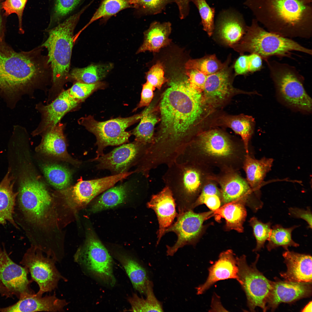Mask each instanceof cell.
I'll use <instances>...</instances> for the list:
<instances>
[{
	"label": "cell",
	"mask_w": 312,
	"mask_h": 312,
	"mask_svg": "<svg viewBox=\"0 0 312 312\" xmlns=\"http://www.w3.org/2000/svg\"><path fill=\"white\" fill-rule=\"evenodd\" d=\"M159 104L160 124L154 143L146 156L154 164L168 166L203 131L202 126L215 111L203 92L190 86L188 79L171 81Z\"/></svg>",
	"instance_id": "1"
},
{
	"label": "cell",
	"mask_w": 312,
	"mask_h": 312,
	"mask_svg": "<svg viewBox=\"0 0 312 312\" xmlns=\"http://www.w3.org/2000/svg\"><path fill=\"white\" fill-rule=\"evenodd\" d=\"M312 0H246L244 4L267 31L292 39L310 38Z\"/></svg>",
	"instance_id": "2"
},
{
	"label": "cell",
	"mask_w": 312,
	"mask_h": 312,
	"mask_svg": "<svg viewBox=\"0 0 312 312\" xmlns=\"http://www.w3.org/2000/svg\"><path fill=\"white\" fill-rule=\"evenodd\" d=\"M247 153L243 143L221 130L212 129L198 133L175 161L199 164L211 169L216 167L221 172L237 171L242 167Z\"/></svg>",
	"instance_id": "3"
},
{
	"label": "cell",
	"mask_w": 312,
	"mask_h": 312,
	"mask_svg": "<svg viewBox=\"0 0 312 312\" xmlns=\"http://www.w3.org/2000/svg\"><path fill=\"white\" fill-rule=\"evenodd\" d=\"M39 49L17 52L0 41V90L32 91L45 83L50 67Z\"/></svg>",
	"instance_id": "4"
},
{
	"label": "cell",
	"mask_w": 312,
	"mask_h": 312,
	"mask_svg": "<svg viewBox=\"0 0 312 312\" xmlns=\"http://www.w3.org/2000/svg\"><path fill=\"white\" fill-rule=\"evenodd\" d=\"M88 8L86 5L54 27L46 30L48 36L41 47L48 51V62L51 72L52 86L48 97L55 98L64 90L70 80V68L74 42V30L81 15Z\"/></svg>",
	"instance_id": "5"
},
{
	"label": "cell",
	"mask_w": 312,
	"mask_h": 312,
	"mask_svg": "<svg viewBox=\"0 0 312 312\" xmlns=\"http://www.w3.org/2000/svg\"><path fill=\"white\" fill-rule=\"evenodd\" d=\"M168 167L162 179L172 193L179 213L189 209L204 185L216 175L199 164L174 162Z\"/></svg>",
	"instance_id": "6"
},
{
	"label": "cell",
	"mask_w": 312,
	"mask_h": 312,
	"mask_svg": "<svg viewBox=\"0 0 312 312\" xmlns=\"http://www.w3.org/2000/svg\"><path fill=\"white\" fill-rule=\"evenodd\" d=\"M230 47L241 53L248 52L257 54L265 61L274 56L289 57L292 51L312 54L311 49L292 39L265 30L255 18L252 19L250 25L247 26L240 41Z\"/></svg>",
	"instance_id": "7"
},
{
	"label": "cell",
	"mask_w": 312,
	"mask_h": 312,
	"mask_svg": "<svg viewBox=\"0 0 312 312\" xmlns=\"http://www.w3.org/2000/svg\"><path fill=\"white\" fill-rule=\"evenodd\" d=\"M19 183L18 206L25 221L44 226L54 221V204L44 185L25 174L21 175Z\"/></svg>",
	"instance_id": "8"
},
{
	"label": "cell",
	"mask_w": 312,
	"mask_h": 312,
	"mask_svg": "<svg viewBox=\"0 0 312 312\" xmlns=\"http://www.w3.org/2000/svg\"><path fill=\"white\" fill-rule=\"evenodd\" d=\"M265 61L270 77L282 100L298 111L311 112L312 99L304 89V77L296 68L274 60L268 59Z\"/></svg>",
	"instance_id": "9"
},
{
	"label": "cell",
	"mask_w": 312,
	"mask_h": 312,
	"mask_svg": "<svg viewBox=\"0 0 312 312\" xmlns=\"http://www.w3.org/2000/svg\"><path fill=\"white\" fill-rule=\"evenodd\" d=\"M73 259L85 271L105 283L112 286L115 285L112 258L92 229L87 231L84 243L77 250Z\"/></svg>",
	"instance_id": "10"
},
{
	"label": "cell",
	"mask_w": 312,
	"mask_h": 312,
	"mask_svg": "<svg viewBox=\"0 0 312 312\" xmlns=\"http://www.w3.org/2000/svg\"><path fill=\"white\" fill-rule=\"evenodd\" d=\"M141 113L127 118H117L104 121H98L92 116L81 117L78 123L93 133L96 139L98 146L96 158L104 155L103 150L109 146L121 145L128 142L131 133L126 129L140 120L144 114Z\"/></svg>",
	"instance_id": "11"
},
{
	"label": "cell",
	"mask_w": 312,
	"mask_h": 312,
	"mask_svg": "<svg viewBox=\"0 0 312 312\" xmlns=\"http://www.w3.org/2000/svg\"><path fill=\"white\" fill-rule=\"evenodd\" d=\"M259 257L249 265L246 257L243 255L236 257L238 268L239 282L246 294L248 306L252 312L259 307L265 312L267 300L272 289V281L267 279L257 268V264Z\"/></svg>",
	"instance_id": "12"
},
{
	"label": "cell",
	"mask_w": 312,
	"mask_h": 312,
	"mask_svg": "<svg viewBox=\"0 0 312 312\" xmlns=\"http://www.w3.org/2000/svg\"><path fill=\"white\" fill-rule=\"evenodd\" d=\"M56 261L52 258L43 254L40 249L32 245L25 254L21 263L29 270L32 279L38 285L37 293L42 295L58 287L61 280L67 281L57 269Z\"/></svg>",
	"instance_id": "13"
},
{
	"label": "cell",
	"mask_w": 312,
	"mask_h": 312,
	"mask_svg": "<svg viewBox=\"0 0 312 312\" xmlns=\"http://www.w3.org/2000/svg\"><path fill=\"white\" fill-rule=\"evenodd\" d=\"M214 211L196 213L189 209L178 213L175 222L166 229L165 234L174 233L177 239L170 246L166 245L167 256H173L178 250L186 245H194L200 235L203 228L204 222L214 216Z\"/></svg>",
	"instance_id": "14"
},
{
	"label": "cell",
	"mask_w": 312,
	"mask_h": 312,
	"mask_svg": "<svg viewBox=\"0 0 312 312\" xmlns=\"http://www.w3.org/2000/svg\"><path fill=\"white\" fill-rule=\"evenodd\" d=\"M216 180L220 187L222 205L240 199L246 200L255 212L261 209L263 203L254 192L246 179L237 171L221 172Z\"/></svg>",
	"instance_id": "15"
},
{
	"label": "cell",
	"mask_w": 312,
	"mask_h": 312,
	"mask_svg": "<svg viewBox=\"0 0 312 312\" xmlns=\"http://www.w3.org/2000/svg\"><path fill=\"white\" fill-rule=\"evenodd\" d=\"M149 147L135 140L123 144L92 161L98 162V168L108 169L114 174H118L127 172L130 167L137 165Z\"/></svg>",
	"instance_id": "16"
},
{
	"label": "cell",
	"mask_w": 312,
	"mask_h": 312,
	"mask_svg": "<svg viewBox=\"0 0 312 312\" xmlns=\"http://www.w3.org/2000/svg\"><path fill=\"white\" fill-rule=\"evenodd\" d=\"M203 93L207 104L214 110L226 104L234 95L256 94L238 90L233 86L231 70L228 65L207 76Z\"/></svg>",
	"instance_id": "17"
},
{
	"label": "cell",
	"mask_w": 312,
	"mask_h": 312,
	"mask_svg": "<svg viewBox=\"0 0 312 312\" xmlns=\"http://www.w3.org/2000/svg\"><path fill=\"white\" fill-rule=\"evenodd\" d=\"M80 103L71 97L67 89L64 90L46 105L41 103L37 104L36 109L41 114V120L33 134H40L54 126L66 114L76 109Z\"/></svg>",
	"instance_id": "18"
},
{
	"label": "cell",
	"mask_w": 312,
	"mask_h": 312,
	"mask_svg": "<svg viewBox=\"0 0 312 312\" xmlns=\"http://www.w3.org/2000/svg\"><path fill=\"white\" fill-rule=\"evenodd\" d=\"M268 298L266 310L274 311L281 303H291L312 294V283L282 281L275 277Z\"/></svg>",
	"instance_id": "19"
},
{
	"label": "cell",
	"mask_w": 312,
	"mask_h": 312,
	"mask_svg": "<svg viewBox=\"0 0 312 312\" xmlns=\"http://www.w3.org/2000/svg\"><path fill=\"white\" fill-rule=\"evenodd\" d=\"M134 173V171L127 172L88 181L81 179L75 185L73 191V197L76 207L79 209L86 207L99 194Z\"/></svg>",
	"instance_id": "20"
},
{
	"label": "cell",
	"mask_w": 312,
	"mask_h": 312,
	"mask_svg": "<svg viewBox=\"0 0 312 312\" xmlns=\"http://www.w3.org/2000/svg\"><path fill=\"white\" fill-rule=\"evenodd\" d=\"M19 300L14 304L0 309L1 312H63L68 304L65 300L58 298L54 293L43 297L32 292L21 294Z\"/></svg>",
	"instance_id": "21"
},
{
	"label": "cell",
	"mask_w": 312,
	"mask_h": 312,
	"mask_svg": "<svg viewBox=\"0 0 312 312\" xmlns=\"http://www.w3.org/2000/svg\"><path fill=\"white\" fill-rule=\"evenodd\" d=\"M27 270L14 262L4 248L0 247V281L9 291L19 296L24 293L32 292L29 289Z\"/></svg>",
	"instance_id": "22"
},
{
	"label": "cell",
	"mask_w": 312,
	"mask_h": 312,
	"mask_svg": "<svg viewBox=\"0 0 312 312\" xmlns=\"http://www.w3.org/2000/svg\"><path fill=\"white\" fill-rule=\"evenodd\" d=\"M146 205L154 211L157 217L159 225L157 233V245L165 234V230L173 224L178 215L176 202L171 191L165 186L158 193L152 195Z\"/></svg>",
	"instance_id": "23"
},
{
	"label": "cell",
	"mask_w": 312,
	"mask_h": 312,
	"mask_svg": "<svg viewBox=\"0 0 312 312\" xmlns=\"http://www.w3.org/2000/svg\"><path fill=\"white\" fill-rule=\"evenodd\" d=\"M234 255L231 250L220 254L218 259L209 268V275L206 281L196 287L197 294H202L219 281L232 278L239 282L238 268Z\"/></svg>",
	"instance_id": "24"
},
{
	"label": "cell",
	"mask_w": 312,
	"mask_h": 312,
	"mask_svg": "<svg viewBox=\"0 0 312 312\" xmlns=\"http://www.w3.org/2000/svg\"><path fill=\"white\" fill-rule=\"evenodd\" d=\"M247 26L240 14L227 10L218 16L216 30L222 41L230 47L240 41L246 32Z\"/></svg>",
	"instance_id": "25"
},
{
	"label": "cell",
	"mask_w": 312,
	"mask_h": 312,
	"mask_svg": "<svg viewBox=\"0 0 312 312\" xmlns=\"http://www.w3.org/2000/svg\"><path fill=\"white\" fill-rule=\"evenodd\" d=\"M286 271L280 275L285 280L292 282L312 283V257L287 250L283 254Z\"/></svg>",
	"instance_id": "26"
},
{
	"label": "cell",
	"mask_w": 312,
	"mask_h": 312,
	"mask_svg": "<svg viewBox=\"0 0 312 312\" xmlns=\"http://www.w3.org/2000/svg\"><path fill=\"white\" fill-rule=\"evenodd\" d=\"M14 180L9 169L0 183V225H4L8 222L18 228L14 218L18 194L13 190Z\"/></svg>",
	"instance_id": "27"
},
{
	"label": "cell",
	"mask_w": 312,
	"mask_h": 312,
	"mask_svg": "<svg viewBox=\"0 0 312 312\" xmlns=\"http://www.w3.org/2000/svg\"><path fill=\"white\" fill-rule=\"evenodd\" d=\"M246 204L248 205V202L244 199L224 204L214 211V216L218 221L221 218L225 219L226 230H233L242 233L244 229L243 224L247 215L245 207Z\"/></svg>",
	"instance_id": "28"
},
{
	"label": "cell",
	"mask_w": 312,
	"mask_h": 312,
	"mask_svg": "<svg viewBox=\"0 0 312 312\" xmlns=\"http://www.w3.org/2000/svg\"><path fill=\"white\" fill-rule=\"evenodd\" d=\"M273 159L263 157L257 159L247 153L242 168L246 175V180L255 193L260 197V189L267 173L271 169Z\"/></svg>",
	"instance_id": "29"
},
{
	"label": "cell",
	"mask_w": 312,
	"mask_h": 312,
	"mask_svg": "<svg viewBox=\"0 0 312 312\" xmlns=\"http://www.w3.org/2000/svg\"><path fill=\"white\" fill-rule=\"evenodd\" d=\"M214 125L229 127L241 137L244 148L249 153V144L253 133L255 121L250 116L241 114L232 115H222L214 121Z\"/></svg>",
	"instance_id": "30"
},
{
	"label": "cell",
	"mask_w": 312,
	"mask_h": 312,
	"mask_svg": "<svg viewBox=\"0 0 312 312\" xmlns=\"http://www.w3.org/2000/svg\"><path fill=\"white\" fill-rule=\"evenodd\" d=\"M171 32V24L169 22L160 23L155 22L144 32V40L136 53L148 51L157 52L162 48L170 44L169 36Z\"/></svg>",
	"instance_id": "31"
},
{
	"label": "cell",
	"mask_w": 312,
	"mask_h": 312,
	"mask_svg": "<svg viewBox=\"0 0 312 312\" xmlns=\"http://www.w3.org/2000/svg\"><path fill=\"white\" fill-rule=\"evenodd\" d=\"M65 125L60 122L45 130L43 134L39 148L42 152L58 157L67 155L66 138L64 134Z\"/></svg>",
	"instance_id": "32"
},
{
	"label": "cell",
	"mask_w": 312,
	"mask_h": 312,
	"mask_svg": "<svg viewBox=\"0 0 312 312\" xmlns=\"http://www.w3.org/2000/svg\"><path fill=\"white\" fill-rule=\"evenodd\" d=\"M116 258L124 268L134 288L140 294L146 295L149 280L145 269L135 260L127 255L118 254Z\"/></svg>",
	"instance_id": "33"
},
{
	"label": "cell",
	"mask_w": 312,
	"mask_h": 312,
	"mask_svg": "<svg viewBox=\"0 0 312 312\" xmlns=\"http://www.w3.org/2000/svg\"><path fill=\"white\" fill-rule=\"evenodd\" d=\"M111 63L92 64L83 68H75L70 72V80L94 83L105 78L114 68Z\"/></svg>",
	"instance_id": "34"
},
{
	"label": "cell",
	"mask_w": 312,
	"mask_h": 312,
	"mask_svg": "<svg viewBox=\"0 0 312 312\" xmlns=\"http://www.w3.org/2000/svg\"><path fill=\"white\" fill-rule=\"evenodd\" d=\"M156 110L150 107L144 111L139 123L132 133L135 136V140L149 146L153 144L155 126L160 121V118L155 113Z\"/></svg>",
	"instance_id": "35"
},
{
	"label": "cell",
	"mask_w": 312,
	"mask_h": 312,
	"mask_svg": "<svg viewBox=\"0 0 312 312\" xmlns=\"http://www.w3.org/2000/svg\"><path fill=\"white\" fill-rule=\"evenodd\" d=\"M85 0H52L50 5L49 22L46 30L50 29L76 13Z\"/></svg>",
	"instance_id": "36"
},
{
	"label": "cell",
	"mask_w": 312,
	"mask_h": 312,
	"mask_svg": "<svg viewBox=\"0 0 312 312\" xmlns=\"http://www.w3.org/2000/svg\"><path fill=\"white\" fill-rule=\"evenodd\" d=\"M128 192L127 185L125 184L112 187L93 202L90 211L96 213L119 205L125 201Z\"/></svg>",
	"instance_id": "37"
},
{
	"label": "cell",
	"mask_w": 312,
	"mask_h": 312,
	"mask_svg": "<svg viewBox=\"0 0 312 312\" xmlns=\"http://www.w3.org/2000/svg\"><path fill=\"white\" fill-rule=\"evenodd\" d=\"M216 176L209 180L204 185L198 196L191 205L189 209L205 204L211 210L215 211L222 205L220 189L216 180Z\"/></svg>",
	"instance_id": "38"
},
{
	"label": "cell",
	"mask_w": 312,
	"mask_h": 312,
	"mask_svg": "<svg viewBox=\"0 0 312 312\" xmlns=\"http://www.w3.org/2000/svg\"><path fill=\"white\" fill-rule=\"evenodd\" d=\"M146 298L139 297L133 293L132 296L129 297L128 300L131 308L127 311L132 312L164 311L162 303L155 296L153 291V282L149 280L148 282L146 294Z\"/></svg>",
	"instance_id": "39"
},
{
	"label": "cell",
	"mask_w": 312,
	"mask_h": 312,
	"mask_svg": "<svg viewBox=\"0 0 312 312\" xmlns=\"http://www.w3.org/2000/svg\"><path fill=\"white\" fill-rule=\"evenodd\" d=\"M298 226L295 225L289 228H284L279 224H277L272 228L271 233L266 245L268 250L270 251L281 246L286 251L289 246L297 247L299 244L292 239V232Z\"/></svg>",
	"instance_id": "40"
},
{
	"label": "cell",
	"mask_w": 312,
	"mask_h": 312,
	"mask_svg": "<svg viewBox=\"0 0 312 312\" xmlns=\"http://www.w3.org/2000/svg\"><path fill=\"white\" fill-rule=\"evenodd\" d=\"M42 170L49 183L55 188L63 189L69 185L71 174L64 167L55 164H48L44 166Z\"/></svg>",
	"instance_id": "41"
},
{
	"label": "cell",
	"mask_w": 312,
	"mask_h": 312,
	"mask_svg": "<svg viewBox=\"0 0 312 312\" xmlns=\"http://www.w3.org/2000/svg\"><path fill=\"white\" fill-rule=\"evenodd\" d=\"M222 63L215 54L207 55L199 59L190 60L185 63L186 69H195L208 76L215 73L228 64Z\"/></svg>",
	"instance_id": "42"
},
{
	"label": "cell",
	"mask_w": 312,
	"mask_h": 312,
	"mask_svg": "<svg viewBox=\"0 0 312 312\" xmlns=\"http://www.w3.org/2000/svg\"><path fill=\"white\" fill-rule=\"evenodd\" d=\"M129 8L132 7L127 0H102L84 28L100 18H109L122 10Z\"/></svg>",
	"instance_id": "43"
},
{
	"label": "cell",
	"mask_w": 312,
	"mask_h": 312,
	"mask_svg": "<svg viewBox=\"0 0 312 312\" xmlns=\"http://www.w3.org/2000/svg\"><path fill=\"white\" fill-rule=\"evenodd\" d=\"M249 222L252 228L254 235L256 241V246L253 251H259L264 248L265 242L269 238L272 230L271 223L270 222L263 223L255 217L251 218Z\"/></svg>",
	"instance_id": "44"
},
{
	"label": "cell",
	"mask_w": 312,
	"mask_h": 312,
	"mask_svg": "<svg viewBox=\"0 0 312 312\" xmlns=\"http://www.w3.org/2000/svg\"><path fill=\"white\" fill-rule=\"evenodd\" d=\"M105 83L100 81L94 83L88 84L75 81L68 89L70 95L79 103L83 101L93 92L105 86Z\"/></svg>",
	"instance_id": "45"
},
{
	"label": "cell",
	"mask_w": 312,
	"mask_h": 312,
	"mask_svg": "<svg viewBox=\"0 0 312 312\" xmlns=\"http://www.w3.org/2000/svg\"><path fill=\"white\" fill-rule=\"evenodd\" d=\"M198 8L201 19L203 30L211 36L213 34L215 9L210 7L205 0H191Z\"/></svg>",
	"instance_id": "46"
},
{
	"label": "cell",
	"mask_w": 312,
	"mask_h": 312,
	"mask_svg": "<svg viewBox=\"0 0 312 312\" xmlns=\"http://www.w3.org/2000/svg\"><path fill=\"white\" fill-rule=\"evenodd\" d=\"M27 0H5L1 3V7L4 11L5 16H8L13 13L16 14L18 19L19 31L23 34L22 16L23 11Z\"/></svg>",
	"instance_id": "47"
},
{
	"label": "cell",
	"mask_w": 312,
	"mask_h": 312,
	"mask_svg": "<svg viewBox=\"0 0 312 312\" xmlns=\"http://www.w3.org/2000/svg\"><path fill=\"white\" fill-rule=\"evenodd\" d=\"M172 0H127L132 8L143 11L156 14L159 13Z\"/></svg>",
	"instance_id": "48"
},
{
	"label": "cell",
	"mask_w": 312,
	"mask_h": 312,
	"mask_svg": "<svg viewBox=\"0 0 312 312\" xmlns=\"http://www.w3.org/2000/svg\"><path fill=\"white\" fill-rule=\"evenodd\" d=\"M147 81L155 88L160 89L168 79L164 77V69L162 63L159 62L146 73Z\"/></svg>",
	"instance_id": "49"
},
{
	"label": "cell",
	"mask_w": 312,
	"mask_h": 312,
	"mask_svg": "<svg viewBox=\"0 0 312 312\" xmlns=\"http://www.w3.org/2000/svg\"><path fill=\"white\" fill-rule=\"evenodd\" d=\"M186 74L190 86L198 92L202 93L207 76L195 69H186Z\"/></svg>",
	"instance_id": "50"
},
{
	"label": "cell",
	"mask_w": 312,
	"mask_h": 312,
	"mask_svg": "<svg viewBox=\"0 0 312 312\" xmlns=\"http://www.w3.org/2000/svg\"><path fill=\"white\" fill-rule=\"evenodd\" d=\"M155 88L146 82L142 86L140 101L135 109L148 106L153 97V91Z\"/></svg>",
	"instance_id": "51"
},
{
	"label": "cell",
	"mask_w": 312,
	"mask_h": 312,
	"mask_svg": "<svg viewBox=\"0 0 312 312\" xmlns=\"http://www.w3.org/2000/svg\"><path fill=\"white\" fill-rule=\"evenodd\" d=\"M289 213L293 218L304 220L307 223L309 228H312V214L309 207H308L306 210L296 207H291L289 209Z\"/></svg>",
	"instance_id": "52"
},
{
	"label": "cell",
	"mask_w": 312,
	"mask_h": 312,
	"mask_svg": "<svg viewBox=\"0 0 312 312\" xmlns=\"http://www.w3.org/2000/svg\"><path fill=\"white\" fill-rule=\"evenodd\" d=\"M235 75L245 74L249 73L248 55L240 56L234 65Z\"/></svg>",
	"instance_id": "53"
},
{
	"label": "cell",
	"mask_w": 312,
	"mask_h": 312,
	"mask_svg": "<svg viewBox=\"0 0 312 312\" xmlns=\"http://www.w3.org/2000/svg\"><path fill=\"white\" fill-rule=\"evenodd\" d=\"M249 72H254L261 70L262 67V59L259 55L255 53L248 55Z\"/></svg>",
	"instance_id": "54"
},
{
	"label": "cell",
	"mask_w": 312,
	"mask_h": 312,
	"mask_svg": "<svg viewBox=\"0 0 312 312\" xmlns=\"http://www.w3.org/2000/svg\"><path fill=\"white\" fill-rule=\"evenodd\" d=\"M177 4L179 11L180 18H184L189 11V3L191 0H173Z\"/></svg>",
	"instance_id": "55"
},
{
	"label": "cell",
	"mask_w": 312,
	"mask_h": 312,
	"mask_svg": "<svg viewBox=\"0 0 312 312\" xmlns=\"http://www.w3.org/2000/svg\"><path fill=\"white\" fill-rule=\"evenodd\" d=\"M2 0H0V41H2L4 37L5 32V23L4 18V14H3L1 7Z\"/></svg>",
	"instance_id": "56"
},
{
	"label": "cell",
	"mask_w": 312,
	"mask_h": 312,
	"mask_svg": "<svg viewBox=\"0 0 312 312\" xmlns=\"http://www.w3.org/2000/svg\"><path fill=\"white\" fill-rule=\"evenodd\" d=\"M312 301H311L302 309V312H312Z\"/></svg>",
	"instance_id": "57"
},
{
	"label": "cell",
	"mask_w": 312,
	"mask_h": 312,
	"mask_svg": "<svg viewBox=\"0 0 312 312\" xmlns=\"http://www.w3.org/2000/svg\"><path fill=\"white\" fill-rule=\"evenodd\" d=\"M1 281H0V282ZM9 292V291L3 285H2L0 283V292L4 293V291Z\"/></svg>",
	"instance_id": "58"
}]
</instances>
